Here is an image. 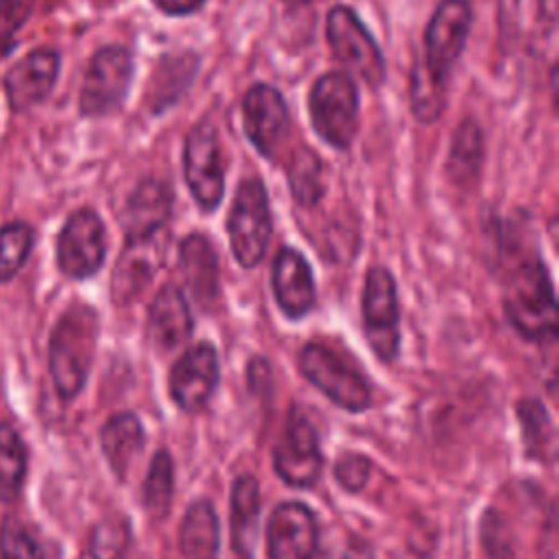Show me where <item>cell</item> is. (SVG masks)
Returning <instances> with one entry per match:
<instances>
[{
  "instance_id": "1",
  "label": "cell",
  "mask_w": 559,
  "mask_h": 559,
  "mask_svg": "<svg viewBox=\"0 0 559 559\" xmlns=\"http://www.w3.org/2000/svg\"><path fill=\"white\" fill-rule=\"evenodd\" d=\"M502 308L515 332L528 341L557 336V299L544 260L537 253L518 255L504 273Z\"/></svg>"
},
{
  "instance_id": "2",
  "label": "cell",
  "mask_w": 559,
  "mask_h": 559,
  "mask_svg": "<svg viewBox=\"0 0 559 559\" xmlns=\"http://www.w3.org/2000/svg\"><path fill=\"white\" fill-rule=\"evenodd\" d=\"M98 328V312L83 301L70 304L52 325L48 338V371L63 402L74 400L85 386L96 354Z\"/></svg>"
},
{
  "instance_id": "3",
  "label": "cell",
  "mask_w": 559,
  "mask_h": 559,
  "mask_svg": "<svg viewBox=\"0 0 559 559\" xmlns=\"http://www.w3.org/2000/svg\"><path fill=\"white\" fill-rule=\"evenodd\" d=\"M358 87L341 70L321 74L308 94V116L317 135L336 151H347L358 131Z\"/></svg>"
},
{
  "instance_id": "4",
  "label": "cell",
  "mask_w": 559,
  "mask_h": 559,
  "mask_svg": "<svg viewBox=\"0 0 559 559\" xmlns=\"http://www.w3.org/2000/svg\"><path fill=\"white\" fill-rule=\"evenodd\" d=\"M271 231L273 216L264 181L258 177H245L236 188L227 218L229 247L242 269L260 264L271 240Z\"/></svg>"
},
{
  "instance_id": "5",
  "label": "cell",
  "mask_w": 559,
  "mask_h": 559,
  "mask_svg": "<svg viewBox=\"0 0 559 559\" xmlns=\"http://www.w3.org/2000/svg\"><path fill=\"white\" fill-rule=\"evenodd\" d=\"M135 61L129 48L120 44L98 48L83 74L79 90V114L83 118H105L116 114L133 83Z\"/></svg>"
},
{
  "instance_id": "6",
  "label": "cell",
  "mask_w": 559,
  "mask_h": 559,
  "mask_svg": "<svg viewBox=\"0 0 559 559\" xmlns=\"http://www.w3.org/2000/svg\"><path fill=\"white\" fill-rule=\"evenodd\" d=\"M325 39L352 79L358 76L369 87L384 83L386 66L382 50L352 7L336 4L328 11Z\"/></svg>"
},
{
  "instance_id": "7",
  "label": "cell",
  "mask_w": 559,
  "mask_h": 559,
  "mask_svg": "<svg viewBox=\"0 0 559 559\" xmlns=\"http://www.w3.org/2000/svg\"><path fill=\"white\" fill-rule=\"evenodd\" d=\"M299 371L336 406L358 413L371 402L367 378L338 352L323 343H306L299 352Z\"/></svg>"
},
{
  "instance_id": "8",
  "label": "cell",
  "mask_w": 559,
  "mask_h": 559,
  "mask_svg": "<svg viewBox=\"0 0 559 559\" xmlns=\"http://www.w3.org/2000/svg\"><path fill=\"white\" fill-rule=\"evenodd\" d=\"M107 258V229L92 207L70 212L55 240V262L63 277H94Z\"/></svg>"
},
{
  "instance_id": "9",
  "label": "cell",
  "mask_w": 559,
  "mask_h": 559,
  "mask_svg": "<svg viewBox=\"0 0 559 559\" xmlns=\"http://www.w3.org/2000/svg\"><path fill=\"white\" fill-rule=\"evenodd\" d=\"M183 177L201 212H214L225 194V168L216 127L201 118L183 142Z\"/></svg>"
},
{
  "instance_id": "10",
  "label": "cell",
  "mask_w": 559,
  "mask_h": 559,
  "mask_svg": "<svg viewBox=\"0 0 559 559\" xmlns=\"http://www.w3.org/2000/svg\"><path fill=\"white\" fill-rule=\"evenodd\" d=\"M362 325L373 354L391 362L400 349V304L397 284L389 269L371 266L362 284Z\"/></svg>"
},
{
  "instance_id": "11",
  "label": "cell",
  "mask_w": 559,
  "mask_h": 559,
  "mask_svg": "<svg viewBox=\"0 0 559 559\" xmlns=\"http://www.w3.org/2000/svg\"><path fill=\"white\" fill-rule=\"evenodd\" d=\"M472 31V4L467 0H441L432 11L426 33L424 66L430 79L445 87Z\"/></svg>"
},
{
  "instance_id": "12",
  "label": "cell",
  "mask_w": 559,
  "mask_h": 559,
  "mask_svg": "<svg viewBox=\"0 0 559 559\" xmlns=\"http://www.w3.org/2000/svg\"><path fill=\"white\" fill-rule=\"evenodd\" d=\"M61 55L57 48L39 46L20 57L2 76V92L13 114H28L41 105L57 85Z\"/></svg>"
},
{
  "instance_id": "13",
  "label": "cell",
  "mask_w": 559,
  "mask_h": 559,
  "mask_svg": "<svg viewBox=\"0 0 559 559\" xmlns=\"http://www.w3.org/2000/svg\"><path fill=\"white\" fill-rule=\"evenodd\" d=\"M240 107L247 140L262 157L275 159L290 133V114L284 96L269 83H253L242 94Z\"/></svg>"
},
{
  "instance_id": "14",
  "label": "cell",
  "mask_w": 559,
  "mask_h": 559,
  "mask_svg": "<svg viewBox=\"0 0 559 559\" xmlns=\"http://www.w3.org/2000/svg\"><path fill=\"white\" fill-rule=\"evenodd\" d=\"M273 467L286 485L299 489L312 487L321 476L323 456L317 432L299 413L288 417L282 437L273 448Z\"/></svg>"
},
{
  "instance_id": "15",
  "label": "cell",
  "mask_w": 559,
  "mask_h": 559,
  "mask_svg": "<svg viewBox=\"0 0 559 559\" xmlns=\"http://www.w3.org/2000/svg\"><path fill=\"white\" fill-rule=\"evenodd\" d=\"M218 384V354L210 343H197L173 365L168 391L173 402L188 413L201 411Z\"/></svg>"
},
{
  "instance_id": "16",
  "label": "cell",
  "mask_w": 559,
  "mask_h": 559,
  "mask_svg": "<svg viewBox=\"0 0 559 559\" xmlns=\"http://www.w3.org/2000/svg\"><path fill=\"white\" fill-rule=\"evenodd\" d=\"M166 255V238L159 234L124 240L111 273V299L116 306L131 304L157 275Z\"/></svg>"
},
{
  "instance_id": "17",
  "label": "cell",
  "mask_w": 559,
  "mask_h": 559,
  "mask_svg": "<svg viewBox=\"0 0 559 559\" xmlns=\"http://www.w3.org/2000/svg\"><path fill=\"white\" fill-rule=\"evenodd\" d=\"M317 537L312 511L301 502H282L266 524L269 559H312Z\"/></svg>"
},
{
  "instance_id": "18",
  "label": "cell",
  "mask_w": 559,
  "mask_h": 559,
  "mask_svg": "<svg viewBox=\"0 0 559 559\" xmlns=\"http://www.w3.org/2000/svg\"><path fill=\"white\" fill-rule=\"evenodd\" d=\"M271 286L277 308L286 319L306 317L317 301L314 277L308 260L297 249L284 245L277 249L271 271Z\"/></svg>"
},
{
  "instance_id": "19",
  "label": "cell",
  "mask_w": 559,
  "mask_h": 559,
  "mask_svg": "<svg viewBox=\"0 0 559 559\" xmlns=\"http://www.w3.org/2000/svg\"><path fill=\"white\" fill-rule=\"evenodd\" d=\"M173 203L175 197L168 183L155 177L138 181L120 212L124 240H140L164 231V225L173 214Z\"/></svg>"
},
{
  "instance_id": "20",
  "label": "cell",
  "mask_w": 559,
  "mask_h": 559,
  "mask_svg": "<svg viewBox=\"0 0 559 559\" xmlns=\"http://www.w3.org/2000/svg\"><path fill=\"white\" fill-rule=\"evenodd\" d=\"M192 328L194 321L183 290L173 284L162 286L148 306V334L153 343L170 352L190 338Z\"/></svg>"
},
{
  "instance_id": "21",
  "label": "cell",
  "mask_w": 559,
  "mask_h": 559,
  "mask_svg": "<svg viewBox=\"0 0 559 559\" xmlns=\"http://www.w3.org/2000/svg\"><path fill=\"white\" fill-rule=\"evenodd\" d=\"M179 266L194 299L210 308L218 299V258L203 234L192 231L179 242Z\"/></svg>"
},
{
  "instance_id": "22",
  "label": "cell",
  "mask_w": 559,
  "mask_h": 559,
  "mask_svg": "<svg viewBox=\"0 0 559 559\" xmlns=\"http://www.w3.org/2000/svg\"><path fill=\"white\" fill-rule=\"evenodd\" d=\"M197 68H199V55L192 50L168 52L159 57L157 66L151 72L148 92H146L151 114L159 116L170 105H175L183 96V92L190 87L197 74Z\"/></svg>"
},
{
  "instance_id": "23",
  "label": "cell",
  "mask_w": 559,
  "mask_h": 559,
  "mask_svg": "<svg viewBox=\"0 0 559 559\" xmlns=\"http://www.w3.org/2000/svg\"><path fill=\"white\" fill-rule=\"evenodd\" d=\"M229 535L238 559H253L260 535V485L255 476L242 474L231 487Z\"/></svg>"
},
{
  "instance_id": "24",
  "label": "cell",
  "mask_w": 559,
  "mask_h": 559,
  "mask_svg": "<svg viewBox=\"0 0 559 559\" xmlns=\"http://www.w3.org/2000/svg\"><path fill=\"white\" fill-rule=\"evenodd\" d=\"M144 445V428L133 413H116L100 428V450L116 474L122 480Z\"/></svg>"
},
{
  "instance_id": "25",
  "label": "cell",
  "mask_w": 559,
  "mask_h": 559,
  "mask_svg": "<svg viewBox=\"0 0 559 559\" xmlns=\"http://www.w3.org/2000/svg\"><path fill=\"white\" fill-rule=\"evenodd\" d=\"M485 159V140L483 129L474 118H465L454 135L445 159V175L459 188H469L483 168Z\"/></svg>"
},
{
  "instance_id": "26",
  "label": "cell",
  "mask_w": 559,
  "mask_h": 559,
  "mask_svg": "<svg viewBox=\"0 0 559 559\" xmlns=\"http://www.w3.org/2000/svg\"><path fill=\"white\" fill-rule=\"evenodd\" d=\"M221 542L218 515L207 500H197L188 507L181 528L179 546L186 559H214Z\"/></svg>"
},
{
  "instance_id": "27",
  "label": "cell",
  "mask_w": 559,
  "mask_h": 559,
  "mask_svg": "<svg viewBox=\"0 0 559 559\" xmlns=\"http://www.w3.org/2000/svg\"><path fill=\"white\" fill-rule=\"evenodd\" d=\"M286 179L290 194L297 205L312 207L325 194V164L308 146H301L290 153L286 164Z\"/></svg>"
},
{
  "instance_id": "28",
  "label": "cell",
  "mask_w": 559,
  "mask_h": 559,
  "mask_svg": "<svg viewBox=\"0 0 559 559\" xmlns=\"http://www.w3.org/2000/svg\"><path fill=\"white\" fill-rule=\"evenodd\" d=\"M28 469V450L17 428L0 421V502L11 504L22 493Z\"/></svg>"
},
{
  "instance_id": "29",
  "label": "cell",
  "mask_w": 559,
  "mask_h": 559,
  "mask_svg": "<svg viewBox=\"0 0 559 559\" xmlns=\"http://www.w3.org/2000/svg\"><path fill=\"white\" fill-rule=\"evenodd\" d=\"M518 419L522 428V441L531 456L542 461L552 459L555 454V428L550 421L548 411L533 397L520 400L518 404Z\"/></svg>"
},
{
  "instance_id": "30",
  "label": "cell",
  "mask_w": 559,
  "mask_h": 559,
  "mask_svg": "<svg viewBox=\"0 0 559 559\" xmlns=\"http://www.w3.org/2000/svg\"><path fill=\"white\" fill-rule=\"evenodd\" d=\"M173 489H175L173 459L166 450H157L151 459L148 474L142 487V504L153 520H162L170 511Z\"/></svg>"
},
{
  "instance_id": "31",
  "label": "cell",
  "mask_w": 559,
  "mask_h": 559,
  "mask_svg": "<svg viewBox=\"0 0 559 559\" xmlns=\"http://www.w3.org/2000/svg\"><path fill=\"white\" fill-rule=\"evenodd\" d=\"M35 227L26 221L0 225V286L22 271L35 247Z\"/></svg>"
},
{
  "instance_id": "32",
  "label": "cell",
  "mask_w": 559,
  "mask_h": 559,
  "mask_svg": "<svg viewBox=\"0 0 559 559\" xmlns=\"http://www.w3.org/2000/svg\"><path fill=\"white\" fill-rule=\"evenodd\" d=\"M131 528L124 515L103 518L90 535L87 552L92 559H122L129 550Z\"/></svg>"
},
{
  "instance_id": "33",
  "label": "cell",
  "mask_w": 559,
  "mask_h": 559,
  "mask_svg": "<svg viewBox=\"0 0 559 559\" xmlns=\"http://www.w3.org/2000/svg\"><path fill=\"white\" fill-rule=\"evenodd\" d=\"M443 85L435 83L424 63H415L411 74V109L419 122H432L443 109Z\"/></svg>"
},
{
  "instance_id": "34",
  "label": "cell",
  "mask_w": 559,
  "mask_h": 559,
  "mask_svg": "<svg viewBox=\"0 0 559 559\" xmlns=\"http://www.w3.org/2000/svg\"><path fill=\"white\" fill-rule=\"evenodd\" d=\"M0 559H46L39 542L15 515L0 524Z\"/></svg>"
},
{
  "instance_id": "35",
  "label": "cell",
  "mask_w": 559,
  "mask_h": 559,
  "mask_svg": "<svg viewBox=\"0 0 559 559\" xmlns=\"http://www.w3.org/2000/svg\"><path fill=\"white\" fill-rule=\"evenodd\" d=\"M35 0H0V57L15 48L17 33L33 15Z\"/></svg>"
},
{
  "instance_id": "36",
  "label": "cell",
  "mask_w": 559,
  "mask_h": 559,
  "mask_svg": "<svg viewBox=\"0 0 559 559\" xmlns=\"http://www.w3.org/2000/svg\"><path fill=\"white\" fill-rule=\"evenodd\" d=\"M334 476L345 491H360L369 480V461L362 454L345 452L334 463Z\"/></svg>"
},
{
  "instance_id": "37",
  "label": "cell",
  "mask_w": 559,
  "mask_h": 559,
  "mask_svg": "<svg viewBox=\"0 0 559 559\" xmlns=\"http://www.w3.org/2000/svg\"><path fill=\"white\" fill-rule=\"evenodd\" d=\"M166 15H190L199 11L207 0H151Z\"/></svg>"
},
{
  "instance_id": "38",
  "label": "cell",
  "mask_w": 559,
  "mask_h": 559,
  "mask_svg": "<svg viewBox=\"0 0 559 559\" xmlns=\"http://www.w3.org/2000/svg\"><path fill=\"white\" fill-rule=\"evenodd\" d=\"M343 559H376V557H373V550H371L369 544H365V542H354V544L347 546Z\"/></svg>"
},
{
  "instance_id": "39",
  "label": "cell",
  "mask_w": 559,
  "mask_h": 559,
  "mask_svg": "<svg viewBox=\"0 0 559 559\" xmlns=\"http://www.w3.org/2000/svg\"><path fill=\"white\" fill-rule=\"evenodd\" d=\"M282 2H286V4L295 7V4H306V2H310V0H282Z\"/></svg>"
},
{
  "instance_id": "40",
  "label": "cell",
  "mask_w": 559,
  "mask_h": 559,
  "mask_svg": "<svg viewBox=\"0 0 559 559\" xmlns=\"http://www.w3.org/2000/svg\"><path fill=\"white\" fill-rule=\"evenodd\" d=\"M96 4H111V2H116V0H94Z\"/></svg>"
}]
</instances>
